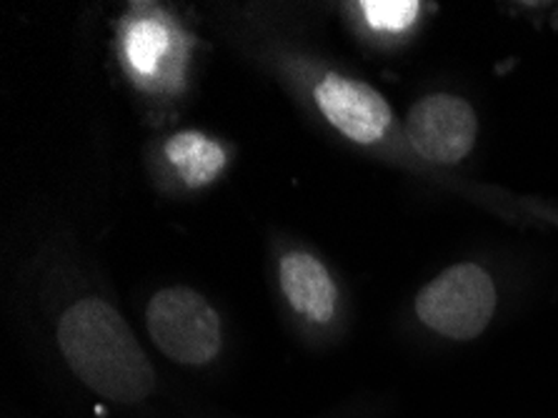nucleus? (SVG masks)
Returning <instances> with one entry per match:
<instances>
[{
	"mask_svg": "<svg viewBox=\"0 0 558 418\" xmlns=\"http://www.w3.org/2000/svg\"><path fill=\"white\" fill-rule=\"evenodd\" d=\"M58 346L75 377L121 406L141 404L156 389V371L129 323L111 306L86 298L58 323Z\"/></svg>",
	"mask_w": 558,
	"mask_h": 418,
	"instance_id": "nucleus-1",
	"label": "nucleus"
},
{
	"mask_svg": "<svg viewBox=\"0 0 558 418\" xmlns=\"http://www.w3.org/2000/svg\"><path fill=\"white\" fill-rule=\"evenodd\" d=\"M418 319L453 341L481 336L496 313V286L476 263H459L436 276L416 298Z\"/></svg>",
	"mask_w": 558,
	"mask_h": 418,
	"instance_id": "nucleus-2",
	"label": "nucleus"
},
{
	"mask_svg": "<svg viewBox=\"0 0 558 418\" xmlns=\"http://www.w3.org/2000/svg\"><path fill=\"white\" fill-rule=\"evenodd\" d=\"M146 323L158 351L181 366L214 361L221 348L216 309L191 288H166L156 294L148 303Z\"/></svg>",
	"mask_w": 558,
	"mask_h": 418,
	"instance_id": "nucleus-3",
	"label": "nucleus"
},
{
	"mask_svg": "<svg viewBox=\"0 0 558 418\" xmlns=\"http://www.w3.org/2000/svg\"><path fill=\"white\" fill-rule=\"evenodd\" d=\"M405 133L424 158L434 164H459L476 143V110L459 96L436 93L411 108Z\"/></svg>",
	"mask_w": 558,
	"mask_h": 418,
	"instance_id": "nucleus-4",
	"label": "nucleus"
},
{
	"mask_svg": "<svg viewBox=\"0 0 558 418\" xmlns=\"http://www.w3.org/2000/svg\"><path fill=\"white\" fill-rule=\"evenodd\" d=\"M316 100L328 121L356 143H376L391 123V108L384 96L343 75H326L316 88Z\"/></svg>",
	"mask_w": 558,
	"mask_h": 418,
	"instance_id": "nucleus-5",
	"label": "nucleus"
},
{
	"mask_svg": "<svg viewBox=\"0 0 558 418\" xmlns=\"http://www.w3.org/2000/svg\"><path fill=\"white\" fill-rule=\"evenodd\" d=\"M281 286L295 311L316 323L331 321L336 311V286L324 263L311 253L293 251L281 261Z\"/></svg>",
	"mask_w": 558,
	"mask_h": 418,
	"instance_id": "nucleus-6",
	"label": "nucleus"
},
{
	"mask_svg": "<svg viewBox=\"0 0 558 418\" xmlns=\"http://www.w3.org/2000/svg\"><path fill=\"white\" fill-rule=\"evenodd\" d=\"M166 156L173 164V168L179 170L183 181L193 186V189L214 181L226 166L223 148L196 131L175 133L166 143Z\"/></svg>",
	"mask_w": 558,
	"mask_h": 418,
	"instance_id": "nucleus-7",
	"label": "nucleus"
},
{
	"mask_svg": "<svg viewBox=\"0 0 558 418\" xmlns=\"http://www.w3.org/2000/svg\"><path fill=\"white\" fill-rule=\"evenodd\" d=\"M171 28L158 19H141L123 33L125 58L135 73L154 75L171 50Z\"/></svg>",
	"mask_w": 558,
	"mask_h": 418,
	"instance_id": "nucleus-8",
	"label": "nucleus"
},
{
	"mask_svg": "<svg viewBox=\"0 0 558 418\" xmlns=\"http://www.w3.org/2000/svg\"><path fill=\"white\" fill-rule=\"evenodd\" d=\"M366 21L376 31H405L418 19V3L413 0H366L361 3Z\"/></svg>",
	"mask_w": 558,
	"mask_h": 418,
	"instance_id": "nucleus-9",
	"label": "nucleus"
}]
</instances>
